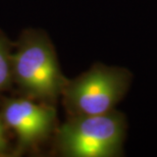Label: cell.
Returning <instances> with one entry per match:
<instances>
[{"label":"cell","mask_w":157,"mask_h":157,"mask_svg":"<svg viewBox=\"0 0 157 157\" xmlns=\"http://www.w3.org/2000/svg\"><path fill=\"white\" fill-rule=\"evenodd\" d=\"M11 67L17 95L56 106L67 80L45 31L26 29L21 32L14 42Z\"/></svg>","instance_id":"1"},{"label":"cell","mask_w":157,"mask_h":157,"mask_svg":"<svg viewBox=\"0 0 157 157\" xmlns=\"http://www.w3.org/2000/svg\"><path fill=\"white\" fill-rule=\"evenodd\" d=\"M14 42L0 30V99L13 88L12 85V50Z\"/></svg>","instance_id":"5"},{"label":"cell","mask_w":157,"mask_h":157,"mask_svg":"<svg viewBox=\"0 0 157 157\" xmlns=\"http://www.w3.org/2000/svg\"><path fill=\"white\" fill-rule=\"evenodd\" d=\"M124 133V119L113 110L99 115L70 117L56 128L52 150L67 157L114 156L121 149Z\"/></svg>","instance_id":"2"},{"label":"cell","mask_w":157,"mask_h":157,"mask_svg":"<svg viewBox=\"0 0 157 157\" xmlns=\"http://www.w3.org/2000/svg\"><path fill=\"white\" fill-rule=\"evenodd\" d=\"M0 118L17 139L13 156L39 152L58 127L56 106L21 95L0 99Z\"/></svg>","instance_id":"3"},{"label":"cell","mask_w":157,"mask_h":157,"mask_svg":"<svg viewBox=\"0 0 157 157\" xmlns=\"http://www.w3.org/2000/svg\"><path fill=\"white\" fill-rule=\"evenodd\" d=\"M8 130L0 118V156H13V148L9 141Z\"/></svg>","instance_id":"6"},{"label":"cell","mask_w":157,"mask_h":157,"mask_svg":"<svg viewBox=\"0 0 157 157\" xmlns=\"http://www.w3.org/2000/svg\"><path fill=\"white\" fill-rule=\"evenodd\" d=\"M121 70L98 64L75 80H67L62 90V104L70 117L99 115L113 110L127 88Z\"/></svg>","instance_id":"4"}]
</instances>
